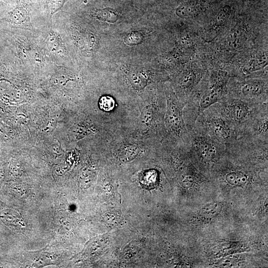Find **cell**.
Instances as JSON below:
<instances>
[{
	"instance_id": "obj_1",
	"label": "cell",
	"mask_w": 268,
	"mask_h": 268,
	"mask_svg": "<svg viewBox=\"0 0 268 268\" xmlns=\"http://www.w3.org/2000/svg\"><path fill=\"white\" fill-rule=\"evenodd\" d=\"M166 97L156 94L148 96L140 103L139 115L131 125L134 135L140 139L162 142L166 136Z\"/></svg>"
},
{
	"instance_id": "obj_2",
	"label": "cell",
	"mask_w": 268,
	"mask_h": 268,
	"mask_svg": "<svg viewBox=\"0 0 268 268\" xmlns=\"http://www.w3.org/2000/svg\"><path fill=\"white\" fill-rule=\"evenodd\" d=\"M230 77L227 71H212L200 94L186 104L183 110L185 120L190 123H194L199 116L209 107L225 98L228 94V85Z\"/></svg>"
},
{
	"instance_id": "obj_3",
	"label": "cell",
	"mask_w": 268,
	"mask_h": 268,
	"mask_svg": "<svg viewBox=\"0 0 268 268\" xmlns=\"http://www.w3.org/2000/svg\"><path fill=\"white\" fill-rule=\"evenodd\" d=\"M166 99L164 118L166 136L163 141L188 149L190 136L183 118V110L186 104L180 101L171 89L166 93Z\"/></svg>"
},
{
	"instance_id": "obj_4",
	"label": "cell",
	"mask_w": 268,
	"mask_h": 268,
	"mask_svg": "<svg viewBox=\"0 0 268 268\" xmlns=\"http://www.w3.org/2000/svg\"><path fill=\"white\" fill-rule=\"evenodd\" d=\"M195 124L227 147L238 141L237 128L222 114L217 103L203 112L198 117Z\"/></svg>"
},
{
	"instance_id": "obj_5",
	"label": "cell",
	"mask_w": 268,
	"mask_h": 268,
	"mask_svg": "<svg viewBox=\"0 0 268 268\" xmlns=\"http://www.w3.org/2000/svg\"><path fill=\"white\" fill-rule=\"evenodd\" d=\"M188 131L190 136L188 153L197 159L201 165L207 166L216 162L225 153L227 147L213 139L197 125Z\"/></svg>"
},
{
	"instance_id": "obj_6",
	"label": "cell",
	"mask_w": 268,
	"mask_h": 268,
	"mask_svg": "<svg viewBox=\"0 0 268 268\" xmlns=\"http://www.w3.org/2000/svg\"><path fill=\"white\" fill-rule=\"evenodd\" d=\"M228 96L256 103L268 102V78L229 80Z\"/></svg>"
},
{
	"instance_id": "obj_7",
	"label": "cell",
	"mask_w": 268,
	"mask_h": 268,
	"mask_svg": "<svg viewBox=\"0 0 268 268\" xmlns=\"http://www.w3.org/2000/svg\"><path fill=\"white\" fill-rule=\"evenodd\" d=\"M266 103L249 102L229 96L217 103L222 114L240 130L253 116L260 107Z\"/></svg>"
},
{
	"instance_id": "obj_8",
	"label": "cell",
	"mask_w": 268,
	"mask_h": 268,
	"mask_svg": "<svg viewBox=\"0 0 268 268\" xmlns=\"http://www.w3.org/2000/svg\"><path fill=\"white\" fill-rule=\"evenodd\" d=\"M238 140L268 144V103L263 104L240 130Z\"/></svg>"
},
{
	"instance_id": "obj_9",
	"label": "cell",
	"mask_w": 268,
	"mask_h": 268,
	"mask_svg": "<svg viewBox=\"0 0 268 268\" xmlns=\"http://www.w3.org/2000/svg\"><path fill=\"white\" fill-rule=\"evenodd\" d=\"M204 73L194 68L186 69L178 77L176 81V96L186 104L201 89L204 82Z\"/></svg>"
},
{
	"instance_id": "obj_10",
	"label": "cell",
	"mask_w": 268,
	"mask_h": 268,
	"mask_svg": "<svg viewBox=\"0 0 268 268\" xmlns=\"http://www.w3.org/2000/svg\"><path fill=\"white\" fill-rule=\"evenodd\" d=\"M127 77L131 87L137 92H141L144 90L150 81L148 73L141 70H130Z\"/></svg>"
},
{
	"instance_id": "obj_11",
	"label": "cell",
	"mask_w": 268,
	"mask_h": 268,
	"mask_svg": "<svg viewBox=\"0 0 268 268\" xmlns=\"http://www.w3.org/2000/svg\"><path fill=\"white\" fill-rule=\"evenodd\" d=\"M224 174L225 180L233 186H243L246 185L252 176V172L244 169H229Z\"/></svg>"
},
{
	"instance_id": "obj_12",
	"label": "cell",
	"mask_w": 268,
	"mask_h": 268,
	"mask_svg": "<svg viewBox=\"0 0 268 268\" xmlns=\"http://www.w3.org/2000/svg\"><path fill=\"white\" fill-rule=\"evenodd\" d=\"M200 11V5L198 2L190 1L180 5L176 10V14L182 19H191L197 16Z\"/></svg>"
},
{
	"instance_id": "obj_13",
	"label": "cell",
	"mask_w": 268,
	"mask_h": 268,
	"mask_svg": "<svg viewBox=\"0 0 268 268\" xmlns=\"http://www.w3.org/2000/svg\"><path fill=\"white\" fill-rule=\"evenodd\" d=\"M268 65L267 57L253 58L245 63L241 68V73L245 75L251 74L265 68Z\"/></svg>"
},
{
	"instance_id": "obj_14",
	"label": "cell",
	"mask_w": 268,
	"mask_h": 268,
	"mask_svg": "<svg viewBox=\"0 0 268 268\" xmlns=\"http://www.w3.org/2000/svg\"><path fill=\"white\" fill-rule=\"evenodd\" d=\"M159 180V173L154 169L144 170L139 175L140 183L148 189H153L156 187L158 185Z\"/></svg>"
},
{
	"instance_id": "obj_15",
	"label": "cell",
	"mask_w": 268,
	"mask_h": 268,
	"mask_svg": "<svg viewBox=\"0 0 268 268\" xmlns=\"http://www.w3.org/2000/svg\"><path fill=\"white\" fill-rule=\"evenodd\" d=\"M118 105H117L115 100L110 96H104L100 97L98 102V107L99 110L105 114L106 118L113 120L111 116L112 113L115 111Z\"/></svg>"
},
{
	"instance_id": "obj_16",
	"label": "cell",
	"mask_w": 268,
	"mask_h": 268,
	"mask_svg": "<svg viewBox=\"0 0 268 268\" xmlns=\"http://www.w3.org/2000/svg\"><path fill=\"white\" fill-rule=\"evenodd\" d=\"M231 12V8L229 6H226L218 13L212 24L211 28L214 33L218 32L227 24Z\"/></svg>"
},
{
	"instance_id": "obj_17",
	"label": "cell",
	"mask_w": 268,
	"mask_h": 268,
	"mask_svg": "<svg viewBox=\"0 0 268 268\" xmlns=\"http://www.w3.org/2000/svg\"><path fill=\"white\" fill-rule=\"evenodd\" d=\"M246 38V34L243 30L237 29L229 35L228 43L230 47L233 49L238 48L243 45Z\"/></svg>"
},
{
	"instance_id": "obj_18",
	"label": "cell",
	"mask_w": 268,
	"mask_h": 268,
	"mask_svg": "<svg viewBox=\"0 0 268 268\" xmlns=\"http://www.w3.org/2000/svg\"><path fill=\"white\" fill-rule=\"evenodd\" d=\"M27 17L26 11L21 8H18L12 12L8 16V19L10 21L15 23H19L23 21L22 19H25Z\"/></svg>"
},
{
	"instance_id": "obj_19",
	"label": "cell",
	"mask_w": 268,
	"mask_h": 268,
	"mask_svg": "<svg viewBox=\"0 0 268 268\" xmlns=\"http://www.w3.org/2000/svg\"><path fill=\"white\" fill-rule=\"evenodd\" d=\"M100 17L107 21H115L117 19L116 14L111 9H105L100 11L99 13Z\"/></svg>"
},
{
	"instance_id": "obj_20",
	"label": "cell",
	"mask_w": 268,
	"mask_h": 268,
	"mask_svg": "<svg viewBox=\"0 0 268 268\" xmlns=\"http://www.w3.org/2000/svg\"><path fill=\"white\" fill-rule=\"evenodd\" d=\"M65 0H51V9L55 13L63 5Z\"/></svg>"
}]
</instances>
